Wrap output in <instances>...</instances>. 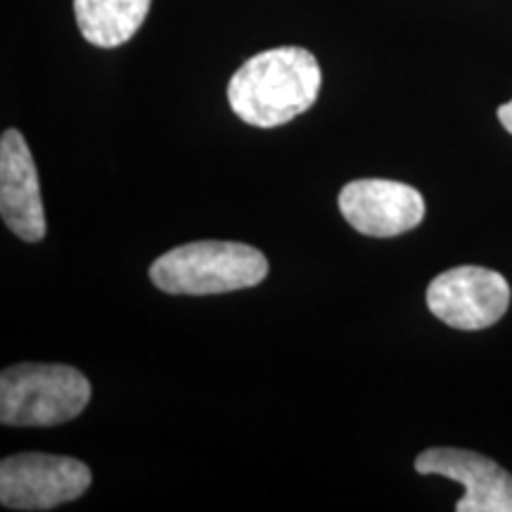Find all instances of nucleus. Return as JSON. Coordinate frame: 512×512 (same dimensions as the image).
<instances>
[{"instance_id":"7ed1b4c3","label":"nucleus","mask_w":512,"mask_h":512,"mask_svg":"<svg viewBox=\"0 0 512 512\" xmlns=\"http://www.w3.org/2000/svg\"><path fill=\"white\" fill-rule=\"evenodd\" d=\"M91 382L60 363H19L0 375V422L8 427H57L79 418Z\"/></svg>"},{"instance_id":"39448f33","label":"nucleus","mask_w":512,"mask_h":512,"mask_svg":"<svg viewBox=\"0 0 512 512\" xmlns=\"http://www.w3.org/2000/svg\"><path fill=\"white\" fill-rule=\"evenodd\" d=\"M427 306L441 323L456 330L496 325L510 306V285L501 273L479 266L444 271L427 287Z\"/></svg>"},{"instance_id":"9d476101","label":"nucleus","mask_w":512,"mask_h":512,"mask_svg":"<svg viewBox=\"0 0 512 512\" xmlns=\"http://www.w3.org/2000/svg\"><path fill=\"white\" fill-rule=\"evenodd\" d=\"M498 119H501L503 128H505V131H508L510 136H512V100H510V102H505V105L498 107Z\"/></svg>"},{"instance_id":"20e7f679","label":"nucleus","mask_w":512,"mask_h":512,"mask_svg":"<svg viewBox=\"0 0 512 512\" xmlns=\"http://www.w3.org/2000/svg\"><path fill=\"white\" fill-rule=\"evenodd\" d=\"M93 482L86 463L50 453H17L0 463V503L8 510H53Z\"/></svg>"},{"instance_id":"1a4fd4ad","label":"nucleus","mask_w":512,"mask_h":512,"mask_svg":"<svg viewBox=\"0 0 512 512\" xmlns=\"http://www.w3.org/2000/svg\"><path fill=\"white\" fill-rule=\"evenodd\" d=\"M152 0H74L81 36L95 48H119L143 27Z\"/></svg>"},{"instance_id":"423d86ee","label":"nucleus","mask_w":512,"mask_h":512,"mask_svg":"<svg viewBox=\"0 0 512 512\" xmlns=\"http://www.w3.org/2000/svg\"><path fill=\"white\" fill-rule=\"evenodd\" d=\"M337 204L349 226L368 238H396L425 219L420 190L387 178L351 181L339 192Z\"/></svg>"},{"instance_id":"6e6552de","label":"nucleus","mask_w":512,"mask_h":512,"mask_svg":"<svg viewBox=\"0 0 512 512\" xmlns=\"http://www.w3.org/2000/svg\"><path fill=\"white\" fill-rule=\"evenodd\" d=\"M0 216L19 240L46 238L48 223L38 171L29 143L17 128H8L0 138Z\"/></svg>"},{"instance_id":"0eeeda50","label":"nucleus","mask_w":512,"mask_h":512,"mask_svg":"<svg viewBox=\"0 0 512 512\" xmlns=\"http://www.w3.org/2000/svg\"><path fill=\"white\" fill-rule=\"evenodd\" d=\"M420 475H441L458 482L465 496L458 512H512V475L496 460L463 448H427L415 458Z\"/></svg>"},{"instance_id":"f03ea898","label":"nucleus","mask_w":512,"mask_h":512,"mask_svg":"<svg viewBox=\"0 0 512 512\" xmlns=\"http://www.w3.org/2000/svg\"><path fill=\"white\" fill-rule=\"evenodd\" d=\"M268 261L242 242L200 240L169 249L150 266V280L166 294H226L264 283Z\"/></svg>"},{"instance_id":"f257e3e1","label":"nucleus","mask_w":512,"mask_h":512,"mask_svg":"<svg viewBox=\"0 0 512 512\" xmlns=\"http://www.w3.org/2000/svg\"><path fill=\"white\" fill-rule=\"evenodd\" d=\"M318 60L306 48L283 46L249 57L228 83L230 110L256 128L290 124L318 98Z\"/></svg>"}]
</instances>
